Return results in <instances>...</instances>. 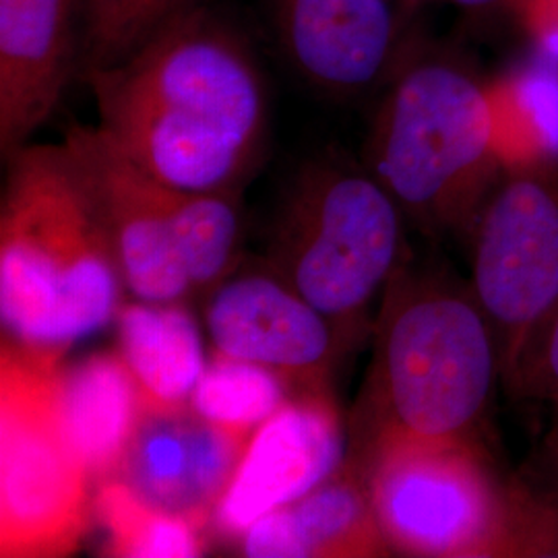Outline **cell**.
Listing matches in <instances>:
<instances>
[{
  "instance_id": "e0dca14e",
  "label": "cell",
  "mask_w": 558,
  "mask_h": 558,
  "mask_svg": "<svg viewBox=\"0 0 558 558\" xmlns=\"http://www.w3.org/2000/svg\"><path fill=\"white\" fill-rule=\"evenodd\" d=\"M60 405L94 486L112 478L143 416L135 379L119 352L60 368Z\"/></svg>"
},
{
  "instance_id": "ac0fdd59",
  "label": "cell",
  "mask_w": 558,
  "mask_h": 558,
  "mask_svg": "<svg viewBox=\"0 0 558 558\" xmlns=\"http://www.w3.org/2000/svg\"><path fill=\"white\" fill-rule=\"evenodd\" d=\"M505 172L558 163V66L527 60L486 83Z\"/></svg>"
},
{
  "instance_id": "ffe728a7",
  "label": "cell",
  "mask_w": 558,
  "mask_h": 558,
  "mask_svg": "<svg viewBox=\"0 0 558 558\" xmlns=\"http://www.w3.org/2000/svg\"><path fill=\"white\" fill-rule=\"evenodd\" d=\"M203 0H81L80 81L110 69Z\"/></svg>"
},
{
  "instance_id": "30bf717a",
  "label": "cell",
  "mask_w": 558,
  "mask_h": 558,
  "mask_svg": "<svg viewBox=\"0 0 558 558\" xmlns=\"http://www.w3.org/2000/svg\"><path fill=\"white\" fill-rule=\"evenodd\" d=\"M203 300L214 354L265 366L288 380L294 393L329 387L348 343L271 267L232 271Z\"/></svg>"
},
{
  "instance_id": "44dd1931",
  "label": "cell",
  "mask_w": 558,
  "mask_h": 558,
  "mask_svg": "<svg viewBox=\"0 0 558 558\" xmlns=\"http://www.w3.org/2000/svg\"><path fill=\"white\" fill-rule=\"evenodd\" d=\"M292 396L294 389L278 373L214 354L195 387L191 408L228 430L253 437Z\"/></svg>"
},
{
  "instance_id": "ba28073f",
  "label": "cell",
  "mask_w": 558,
  "mask_h": 558,
  "mask_svg": "<svg viewBox=\"0 0 558 558\" xmlns=\"http://www.w3.org/2000/svg\"><path fill=\"white\" fill-rule=\"evenodd\" d=\"M62 359L2 338L0 557H64L94 515L92 476L60 405Z\"/></svg>"
},
{
  "instance_id": "2e32d148",
  "label": "cell",
  "mask_w": 558,
  "mask_h": 558,
  "mask_svg": "<svg viewBox=\"0 0 558 558\" xmlns=\"http://www.w3.org/2000/svg\"><path fill=\"white\" fill-rule=\"evenodd\" d=\"M119 352L145 410L174 412L191 398L207 368L205 343L189 304L131 300L117 315Z\"/></svg>"
},
{
  "instance_id": "5b68a950",
  "label": "cell",
  "mask_w": 558,
  "mask_h": 558,
  "mask_svg": "<svg viewBox=\"0 0 558 558\" xmlns=\"http://www.w3.org/2000/svg\"><path fill=\"white\" fill-rule=\"evenodd\" d=\"M364 168L428 234H470L505 168L488 85L461 60L408 50L387 81Z\"/></svg>"
},
{
  "instance_id": "5bb4252c",
  "label": "cell",
  "mask_w": 558,
  "mask_h": 558,
  "mask_svg": "<svg viewBox=\"0 0 558 558\" xmlns=\"http://www.w3.org/2000/svg\"><path fill=\"white\" fill-rule=\"evenodd\" d=\"M81 0H0V151L9 158L80 81Z\"/></svg>"
},
{
  "instance_id": "52a82bcc",
  "label": "cell",
  "mask_w": 558,
  "mask_h": 558,
  "mask_svg": "<svg viewBox=\"0 0 558 558\" xmlns=\"http://www.w3.org/2000/svg\"><path fill=\"white\" fill-rule=\"evenodd\" d=\"M403 214L364 163L306 161L283 203L269 267L350 345L403 260Z\"/></svg>"
},
{
  "instance_id": "7c38bea8",
  "label": "cell",
  "mask_w": 558,
  "mask_h": 558,
  "mask_svg": "<svg viewBox=\"0 0 558 558\" xmlns=\"http://www.w3.org/2000/svg\"><path fill=\"white\" fill-rule=\"evenodd\" d=\"M281 54L329 96H359L396 73L408 48L398 0H269Z\"/></svg>"
},
{
  "instance_id": "d6986e66",
  "label": "cell",
  "mask_w": 558,
  "mask_h": 558,
  "mask_svg": "<svg viewBox=\"0 0 558 558\" xmlns=\"http://www.w3.org/2000/svg\"><path fill=\"white\" fill-rule=\"evenodd\" d=\"M94 515L106 530L110 557L191 558L205 553L203 527L147 505L119 480L96 486Z\"/></svg>"
},
{
  "instance_id": "cb8c5ba5",
  "label": "cell",
  "mask_w": 558,
  "mask_h": 558,
  "mask_svg": "<svg viewBox=\"0 0 558 558\" xmlns=\"http://www.w3.org/2000/svg\"><path fill=\"white\" fill-rule=\"evenodd\" d=\"M451 2L470 17H486L495 11H502L509 7V0H451Z\"/></svg>"
},
{
  "instance_id": "9a60e30c",
  "label": "cell",
  "mask_w": 558,
  "mask_h": 558,
  "mask_svg": "<svg viewBox=\"0 0 558 558\" xmlns=\"http://www.w3.org/2000/svg\"><path fill=\"white\" fill-rule=\"evenodd\" d=\"M251 558L391 557L368 480L356 461L338 470L299 500L255 521L236 542Z\"/></svg>"
},
{
  "instance_id": "4fadbf2b",
  "label": "cell",
  "mask_w": 558,
  "mask_h": 558,
  "mask_svg": "<svg viewBox=\"0 0 558 558\" xmlns=\"http://www.w3.org/2000/svg\"><path fill=\"white\" fill-rule=\"evenodd\" d=\"M248 440L203 418L191 405L174 412L143 410L112 478L147 505L207 530Z\"/></svg>"
},
{
  "instance_id": "d4e9b609",
  "label": "cell",
  "mask_w": 558,
  "mask_h": 558,
  "mask_svg": "<svg viewBox=\"0 0 558 558\" xmlns=\"http://www.w3.org/2000/svg\"><path fill=\"white\" fill-rule=\"evenodd\" d=\"M401 2L403 7H408V9H418L422 4H426V2H435V0H398Z\"/></svg>"
},
{
  "instance_id": "8992f818",
  "label": "cell",
  "mask_w": 558,
  "mask_h": 558,
  "mask_svg": "<svg viewBox=\"0 0 558 558\" xmlns=\"http://www.w3.org/2000/svg\"><path fill=\"white\" fill-rule=\"evenodd\" d=\"M62 143L112 244L129 299L189 304L234 271L240 197L168 186L129 160L100 126L73 124Z\"/></svg>"
},
{
  "instance_id": "3957f363",
  "label": "cell",
  "mask_w": 558,
  "mask_h": 558,
  "mask_svg": "<svg viewBox=\"0 0 558 558\" xmlns=\"http://www.w3.org/2000/svg\"><path fill=\"white\" fill-rule=\"evenodd\" d=\"M4 161L2 336L62 359L117 320L126 294L119 263L64 143H27Z\"/></svg>"
},
{
  "instance_id": "9c48e42d",
  "label": "cell",
  "mask_w": 558,
  "mask_h": 558,
  "mask_svg": "<svg viewBox=\"0 0 558 558\" xmlns=\"http://www.w3.org/2000/svg\"><path fill=\"white\" fill-rule=\"evenodd\" d=\"M470 234V288L497 339L509 387L558 306V163L505 172Z\"/></svg>"
},
{
  "instance_id": "603a6c76",
  "label": "cell",
  "mask_w": 558,
  "mask_h": 558,
  "mask_svg": "<svg viewBox=\"0 0 558 558\" xmlns=\"http://www.w3.org/2000/svg\"><path fill=\"white\" fill-rule=\"evenodd\" d=\"M507 9L534 44L536 57L558 66V0H509Z\"/></svg>"
},
{
  "instance_id": "7a4b0ae2",
  "label": "cell",
  "mask_w": 558,
  "mask_h": 558,
  "mask_svg": "<svg viewBox=\"0 0 558 558\" xmlns=\"http://www.w3.org/2000/svg\"><path fill=\"white\" fill-rule=\"evenodd\" d=\"M499 383L497 339L470 283L401 260L380 296L345 456L362 461L399 442L488 439Z\"/></svg>"
},
{
  "instance_id": "7402d4cb",
  "label": "cell",
  "mask_w": 558,
  "mask_h": 558,
  "mask_svg": "<svg viewBox=\"0 0 558 558\" xmlns=\"http://www.w3.org/2000/svg\"><path fill=\"white\" fill-rule=\"evenodd\" d=\"M507 389L518 398L553 403L558 410V306L532 339Z\"/></svg>"
},
{
  "instance_id": "8fae6325",
  "label": "cell",
  "mask_w": 558,
  "mask_h": 558,
  "mask_svg": "<svg viewBox=\"0 0 558 558\" xmlns=\"http://www.w3.org/2000/svg\"><path fill=\"white\" fill-rule=\"evenodd\" d=\"M345 453L348 430L331 387L294 393L253 433L211 525L236 542L255 521L317 488Z\"/></svg>"
},
{
  "instance_id": "6da1fadb",
  "label": "cell",
  "mask_w": 558,
  "mask_h": 558,
  "mask_svg": "<svg viewBox=\"0 0 558 558\" xmlns=\"http://www.w3.org/2000/svg\"><path fill=\"white\" fill-rule=\"evenodd\" d=\"M83 83L108 140L168 186L240 197L265 158L269 101L259 62L205 2Z\"/></svg>"
},
{
  "instance_id": "277c9868",
  "label": "cell",
  "mask_w": 558,
  "mask_h": 558,
  "mask_svg": "<svg viewBox=\"0 0 558 558\" xmlns=\"http://www.w3.org/2000/svg\"><path fill=\"white\" fill-rule=\"evenodd\" d=\"M399 557L558 558V468H513L488 439L399 442L366 461Z\"/></svg>"
}]
</instances>
